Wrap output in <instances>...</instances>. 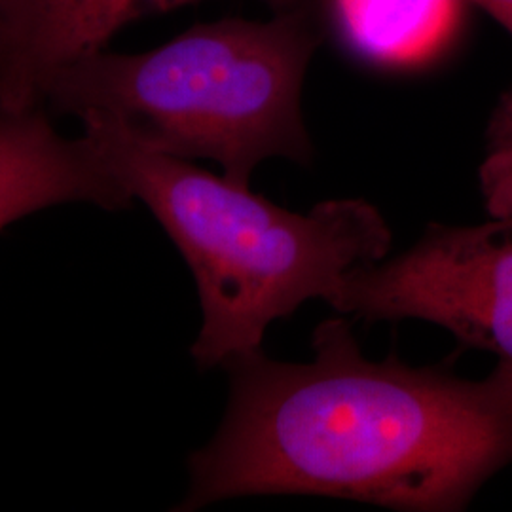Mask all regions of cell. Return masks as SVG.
Wrapping results in <instances>:
<instances>
[{
	"label": "cell",
	"mask_w": 512,
	"mask_h": 512,
	"mask_svg": "<svg viewBox=\"0 0 512 512\" xmlns=\"http://www.w3.org/2000/svg\"><path fill=\"white\" fill-rule=\"evenodd\" d=\"M311 349L304 365L262 348L222 365L228 408L190 456V488L175 511L287 494L456 512L512 465L511 366L465 380L397 355L370 361L346 319L317 325Z\"/></svg>",
	"instance_id": "obj_1"
},
{
	"label": "cell",
	"mask_w": 512,
	"mask_h": 512,
	"mask_svg": "<svg viewBox=\"0 0 512 512\" xmlns=\"http://www.w3.org/2000/svg\"><path fill=\"white\" fill-rule=\"evenodd\" d=\"M99 162L129 200L145 203L190 266L203 323L198 368L262 348L266 329L311 298L329 300L359 266L384 260L391 230L365 200L287 211L245 184L139 141L105 114L80 118Z\"/></svg>",
	"instance_id": "obj_2"
},
{
	"label": "cell",
	"mask_w": 512,
	"mask_h": 512,
	"mask_svg": "<svg viewBox=\"0 0 512 512\" xmlns=\"http://www.w3.org/2000/svg\"><path fill=\"white\" fill-rule=\"evenodd\" d=\"M319 38L315 6L200 23L148 52L105 48L74 61L48 82L40 107L105 114L148 147L213 160L249 186L270 158L311 162L302 86Z\"/></svg>",
	"instance_id": "obj_3"
},
{
	"label": "cell",
	"mask_w": 512,
	"mask_h": 512,
	"mask_svg": "<svg viewBox=\"0 0 512 512\" xmlns=\"http://www.w3.org/2000/svg\"><path fill=\"white\" fill-rule=\"evenodd\" d=\"M327 304L370 325H439L512 368V211L476 226L429 224L403 255L351 270Z\"/></svg>",
	"instance_id": "obj_4"
},
{
	"label": "cell",
	"mask_w": 512,
	"mask_h": 512,
	"mask_svg": "<svg viewBox=\"0 0 512 512\" xmlns=\"http://www.w3.org/2000/svg\"><path fill=\"white\" fill-rule=\"evenodd\" d=\"M202 0H0V114L42 109V93L74 61L105 50L129 21ZM275 12L317 0H262Z\"/></svg>",
	"instance_id": "obj_5"
},
{
	"label": "cell",
	"mask_w": 512,
	"mask_h": 512,
	"mask_svg": "<svg viewBox=\"0 0 512 512\" xmlns=\"http://www.w3.org/2000/svg\"><path fill=\"white\" fill-rule=\"evenodd\" d=\"M124 209L131 200L84 137L65 139L44 109L0 114V230L57 203Z\"/></svg>",
	"instance_id": "obj_6"
},
{
	"label": "cell",
	"mask_w": 512,
	"mask_h": 512,
	"mask_svg": "<svg viewBox=\"0 0 512 512\" xmlns=\"http://www.w3.org/2000/svg\"><path fill=\"white\" fill-rule=\"evenodd\" d=\"M332 10L349 46L385 67L431 59L458 23L456 0H332Z\"/></svg>",
	"instance_id": "obj_7"
},
{
	"label": "cell",
	"mask_w": 512,
	"mask_h": 512,
	"mask_svg": "<svg viewBox=\"0 0 512 512\" xmlns=\"http://www.w3.org/2000/svg\"><path fill=\"white\" fill-rule=\"evenodd\" d=\"M482 186L494 215L512 211V90L503 93L488 124V156Z\"/></svg>",
	"instance_id": "obj_8"
}]
</instances>
